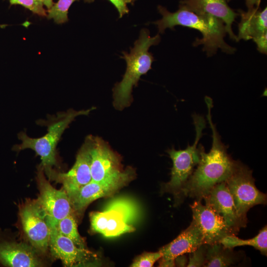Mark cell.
<instances>
[{
  "label": "cell",
  "instance_id": "cell-1",
  "mask_svg": "<svg viewBox=\"0 0 267 267\" xmlns=\"http://www.w3.org/2000/svg\"><path fill=\"white\" fill-rule=\"evenodd\" d=\"M207 107V119L212 132V145L206 153L200 144V158L185 188V197L201 200L217 184L225 182L236 168L239 162L232 159L226 146L222 142L215 124L213 122L211 109L212 99L205 98Z\"/></svg>",
  "mask_w": 267,
  "mask_h": 267
},
{
  "label": "cell",
  "instance_id": "cell-2",
  "mask_svg": "<svg viewBox=\"0 0 267 267\" xmlns=\"http://www.w3.org/2000/svg\"><path fill=\"white\" fill-rule=\"evenodd\" d=\"M158 10L161 19L152 22L158 28L159 33L163 34L167 28L174 29L176 26H182L199 31L201 39L197 38L194 46L203 45V50L208 56L215 54L218 49L228 54H232L235 48L226 43L224 38L226 32L224 23L220 19L207 14L195 12L182 4L174 12L159 5Z\"/></svg>",
  "mask_w": 267,
  "mask_h": 267
},
{
  "label": "cell",
  "instance_id": "cell-3",
  "mask_svg": "<svg viewBox=\"0 0 267 267\" xmlns=\"http://www.w3.org/2000/svg\"><path fill=\"white\" fill-rule=\"evenodd\" d=\"M160 40L159 34L151 37L149 30L142 29L130 52L123 51L121 58L127 64L126 72L122 81L116 83L113 89V103L117 110H122L131 105L133 87L137 86L141 76L151 69L154 60L153 54L148 50L152 45L158 44Z\"/></svg>",
  "mask_w": 267,
  "mask_h": 267
},
{
  "label": "cell",
  "instance_id": "cell-4",
  "mask_svg": "<svg viewBox=\"0 0 267 267\" xmlns=\"http://www.w3.org/2000/svg\"><path fill=\"white\" fill-rule=\"evenodd\" d=\"M141 216L140 208L134 199L119 196L111 199L102 210L90 213V228L106 238L134 231Z\"/></svg>",
  "mask_w": 267,
  "mask_h": 267
},
{
  "label": "cell",
  "instance_id": "cell-5",
  "mask_svg": "<svg viewBox=\"0 0 267 267\" xmlns=\"http://www.w3.org/2000/svg\"><path fill=\"white\" fill-rule=\"evenodd\" d=\"M94 109L91 107L80 111L69 109L58 114L46 121L47 133L41 137L32 138L25 133L21 132L18 137L21 143L15 145L13 150L16 151L26 149L33 150L40 157L41 166L45 172L52 170V167L57 164L56 146L64 131L76 117L88 115Z\"/></svg>",
  "mask_w": 267,
  "mask_h": 267
},
{
  "label": "cell",
  "instance_id": "cell-6",
  "mask_svg": "<svg viewBox=\"0 0 267 267\" xmlns=\"http://www.w3.org/2000/svg\"><path fill=\"white\" fill-rule=\"evenodd\" d=\"M196 135L192 145H188L183 150H177L173 148L167 151L173 162L171 179L163 186V190L173 194L178 200L184 197V192L187 184L200 158L199 141L205 128L206 121L203 117L192 115Z\"/></svg>",
  "mask_w": 267,
  "mask_h": 267
},
{
  "label": "cell",
  "instance_id": "cell-7",
  "mask_svg": "<svg viewBox=\"0 0 267 267\" xmlns=\"http://www.w3.org/2000/svg\"><path fill=\"white\" fill-rule=\"evenodd\" d=\"M225 182L238 216L245 221L247 222V213L250 208L257 205L266 204L267 195L256 187L252 171L240 162Z\"/></svg>",
  "mask_w": 267,
  "mask_h": 267
},
{
  "label": "cell",
  "instance_id": "cell-8",
  "mask_svg": "<svg viewBox=\"0 0 267 267\" xmlns=\"http://www.w3.org/2000/svg\"><path fill=\"white\" fill-rule=\"evenodd\" d=\"M134 176V169L128 167L111 179L101 182L91 180L80 188L67 193L73 210L81 215L92 202L113 195L132 180Z\"/></svg>",
  "mask_w": 267,
  "mask_h": 267
},
{
  "label": "cell",
  "instance_id": "cell-9",
  "mask_svg": "<svg viewBox=\"0 0 267 267\" xmlns=\"http://www.w3.org/2000/svg\"><path fill=\"white\" fill-rule=\"evenodd\" d=\"M37 181L39 195L36 200L44 212L50 229L55 228L60 220L71 214L73 209L69 198L64 189L58 190L52 186L41 165Z\"/></svg>",
  "mask_w": 267,
  "mask_h": 267
},
{
  "label": "cell",
  "instance_id": "cell-10",
  "mask_svg": "<svg viewBox=\"0 0 267 267\" xmlns=\"http://www.w3.org/2000/svg\"><path fill=\"white\" fill-rule=\"evenodd\" d=\"M19 217L24 233L38 253L44 254L49 248L50 229L43 209L37 200L19 207Z\"/></svg>",
  "mask_w": 267,
  "mask_h": 267
},
{
  "label": "cell",
  "instance_id": "cell-11",
  "mask_svg": "<svg viewBox=\"0 0 267 267\" xmlns=\"http://www.w3.org/2000/svg\"><path fill=\"white\" fill-rule=\"evenodd\" d=\"M94 136H87L77 154L76 161L67 173H57L52 169L46 172L47 177L62 184L66 193L77 190L92 180L91 151Z\"/></svg>",
  "mask_w": 267,
  "mask_h": 267
},
{
  "label": "cell",
  "instance_id": "cell-12",
  "mask_svg": "<svg viewBox=\"0 0 267 267\" xmlns=\"http://www.w3.org/2000/svg\"><path fill=\"white\" fill-rule=\"evenodd\" d=\"M193 219L201 230L205 244L220 243L224 237L235 235L228 227L222 217L211 207L195 200L190 205Z\"/></svg>",
  "mask_w": 267,
  "mask_h": 267
},
{
  "label": "cell",
  "instance_id": "cell-13",
  "mask_svg": "<svg viewBox=\"0 0 267 267\" xmlns=\"http://www.w3.org/2000/svg\"><path fill=\"white\" fill-rule=\"evenodd\" d=\"M90 171L92 180L96 182L111 179L123 171L118 155L99 137L94 136Z\"/></svg>",
  "mask_w": 267,
  "mask_h": 267
},
{
  "label": "cell",
  "instance_id": "cell-14",
  "mask_svg": "<svg viewBox=\"0 0 267 267\" xmlns=\"http://www.w3.org/2000/svg\"><path fill=\"white\" fill-rule=\"evenodd\" d=\"M241 20L238 24V35L240 40H253L261 53L267 52V9L263 10L259 7L248 9L247 11L238 10Z\"/></svg>",
  "mask_w": 267,
  "mask_h": 267
},
{
  "label": "cell",
  "instance_id": "cell-15",
  "mask_svg": "<svg viewBox=\"0 0 267 267\" xmlns=\"http://www.w3.org/2000/svg\"><path fill=\"white\" fill-rule=\"evenodd\" d=\"M49 248L53 257L60 260L65 267L86 265L97 257L87 248L77 246L56 228L50 229Z\"/></svg>",
  "mask_w": 267,
  "mask_h": 267
},
{
  "label": "cell",
  "instance_id": "cell-16",
  "mask_svg": "<svg viewBox=\"0 0 267 267\" xmlns=\"http://www.w3.org/2000/svg\"><path fill=\"white\" fill-rule=\"evenodd\" d=\"M210 206L223 218L226 224L235 234L246 226V221L238 215L233 198L225 182L215 185L203 198Z\"/></svg>",
  "mask_w": 267,
  "mask_h": 267
},
{
  "label": "cell",
  "instance_id": "cell-17",
  "mask_svg": "<svg viewBox=\"0 0 267 267\" xmlns=\"http://www.w3.org/2000/svg\"><path fill=\"white\" fill-rule=\"evenodd\" d=\"M37 251L24 243L0 239V265L10 267L42 266Z\"/></svg>",
  "mask_w": 267,
  "mask_h": 267
},
{
  "label": "cell",
  "instance_id": "cell-18",
  "mask_svg": "<svg viewBox=\"0 0 267 267\" xmlns=\"http://www.w3.org/2000/svg\"><path fill=\"white\" fill-rule=\"evenodd\" d=\"M180 4L195 12L211 15L220 19L224 23L229 38L239 41L231 27L238 14L229 7L226 0H183Z\"/></svg>",
  "mask_w": 267,
  "mask_h": 267
},
{
  "label": "cell",
  "instance_id": "cell-19",
  "mask_svg": "<svg viewBox=\"0 0 267 267\" xmlns=\"http://www.w3.org/2000/svg\"><path fill=\"white\" fill-rule=\"evenodd\" d=\"M203 233L192 220L189 226L178 236L168 244L163 246L159 251L161 258L165 260L175 259L177 257L189 253L204 244Z\"/></svg>",
  "mask_w": 267,
  "mask_h": 267
},
{
  "label": "cell",
  "instance_id": "cell-20",
  "mask_svg": "<svg viewBox=\"0 0 267 267\" xmlns=\"http://www.w3.org/2000/svg\"><path fill=\"white\" fill-rule=\"evenodd\" d=\"M240 259L232 249L226 248L220 243L207 245L204 267H229L238 263Z\"/></svg>",
  "mask_w": 267,
  "mask_h": 267
},
{
  "label": "cell",
  "instance_id": "cell-21",
  "mask_svg": "<svg viewBox=\"0 0 267 267\" xmlns=\"http://www.w3.org/2000/svg\"><path fill=\"white\" fill-rule=\"evenodd\" d=\"M224 247L232 249L235 247L248 245L258 250L262 254H267V226H265L259 233L251 239H242L235 235H227L220 242Z\"/></svg>",
  "mask_w": 267,
  "mask_h": 267
},
{
  "label": "cell",
  "instance_id": "cell-22",
  "mask_svg": "<svg viewBox=\"0 0 267 267\" xmlns=\"http://www.w3.org/2000/svg\"><path fill=\"white\" fill-rule=\"evenodd\" d=\"M56 228L61 234L70 239L79 247L86 248L85 242L78 232L76 221L71 214L60 220Z\"/></svg>",
  "mask_w": 267,
  "mask_h": 267
},
{
  "label": "cell",
  "instance_id": "cell-23",
  "mask_svg": "<svg viewBox=\"0 0 267 267\" xmlns=\"http://www.w3.org/2000/svg\"><path fill=\"white\" fill-rule=\"evenodd\" d=\"M79 0H58L52 7L47 10V17L53 19L57 24H63L68 21V10L73 2ZM94 0H84L86 2L90 3Z\"/></svg>",
  "mask_w": 267,
  "mask_h": 267
},
{
  "label": "cell",
  "instance_id": "cell-24",
  "mask_svg": "<svg viewBox=\"0 0 267 267\" xmlns=\"http://www.w3.org/2000/svg\"><path fill=\"white\" fill-rule=\"evenodd\" d=\"M162 257L160 251L145 252L138 256L131 264L133 267H151Z\"/></svg>",
  "mask_w": 267,
  "mask_h": 267
},
{
  "label": "cell",
  "instance_id": "cell-25",
  "mask_svg": "<svg viewBox=\"0 0 267 267\" xmlns=\"http://www.w3.org/2000/svg\"><path fill=\"white\" fill-rule=\"evenodd\" d=\"M10 5H20L39 16H47V10L44 5L37 0H8Z\"/></svg>",
  "mask_w": 267,
  "mask_h": 267
},
{
  "label": "cell",
  "instance_id": "cell-26",
  "mask_svg": "<svg viewBox=\"0 0 267 267\" xmlns=\"http://www.w3.org/2000/svg\"><path fill=\"white\" fill-rule=\"evenodd\" d=\"M207 244H202L196 250L189 253V260L186 267H204L206 263Z\"/></svg>",
  "mask_w": 267,
  "mask_h": 267
},
{
  "label": "cell",
  "instance_id": "cell-27",
  "mask_svg": "<svg viewBox=\"0 0 267 267\" xmlns=\"http://www.w3.org/2000/svg\"><path fill=\"white\" fill-rule=\"evenodd\" d=\"M116 8L119 18L129 12L127 4H133L136 0H108Z\"/></svg>",
  "mask_w": 267,
  "mask_h": 267
},
{
  "label": "cell",
  "instance_id": "cell-28",
  "mask_svg": "<svg viewBox=\"0 0 267 267\" xmlns=\"http://www.w3.org/2000/svg\"><path fill=\"white\" fill-rule=\"evenodd\" d=\"M175 265L178 267H186L188 264V259L185 255H181L175 258Z\"/></svg>",
  "mask_w": 267,
  "mask_h": 267
},
{
  "label": "cell",
  "instance_id": "cell-29",
  "mask_svg": "<svg viewBox=\"0 0 267 267\" xmlns=\"http://www.w3.org/2000/svg\"><path fill=\"white\" fill-rule=\"evenodd\" d=\"M159 263V267H175V259L165 260L160 258Z\"/></svg>",
  "mask_w": 267,
  "mask_h": 267
},
{
  "label": "cell",
  "instance_id": "cell-30",
  "mask_svg": "<svg viewBox=\"0 0 267 267\" xmlns=\"http://www.w3.org/2000/svg\"><path fill=\"white\" fill-rule=\"evenodd\" d=\"M37 1H39L41 3H42L44 5H45L47 10H49L50 9L52 6L54 4V2L53 0H37Z\"/></svg>",
  "mask_w": 267,
  "mask_h": 267
},
{
  "label": "cell",
  "instance_id": "cell-31",
  "mask_svg": "<svg viewBox=\"0 0 267 267\" xmlns=\"http://www.w3.org/2000/svg\"><path fill=\"white\" fill-rule=\"evenodd\" d=\"M245 1L248 9L256 7L255 6L254 0H245Z\"/></svg>",
  "mask_w": 267,
  "mask_h": 267
},
{
  "label": "cell",
  "instance_id": "cell-32",
  "mask_svg": "<svg viewBox=\"0 0 267 267\" xmlns=\"http://www.w3.org/2000/svg\"><path fill=\"white\" fill-rule=\"evenodd\" d=\"M261 0H254L255 6L256 7H259Z\"/></svg>",
  "mask_w": 267,
  "mask_h": 267
},
{
  "label": "cell",
  "instance_id": "cell-33",
  "mask_svg": "<svg viewBox=\"0 0 267 267\" xmlns=\"http://www.w3.org/2000/svg\"><path fill=\"white\" fill-rule=\"evenodd\" d=\"M227 1H229V0H227Z\"/></svg>",
  "mask_w": 267,
  "mask_h": 267
}]
</instances>
